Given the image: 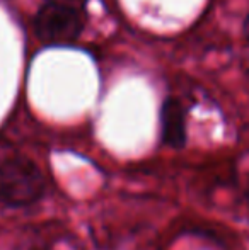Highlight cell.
Masks as SVG:
<instances>
[{
	"label": "cell",
	"mask_w": 249,
	"mask_h": 250,
	"mask_svg": "<svg viewBox=\"0 0 249 250\" xmlns=\"http://www.w3.org/2000/svg\"><path fill=\"white\" fill-rule=\"evenodd\" d=\"M46 191V179L31 158L9 157L0 162V203L26 208L38 203Z\"/></svg>",
	"instance_id": "cell-1"
},
{
	"label": "cell",
	"mask_w": 249,
	"mask_h": 250,
	"mask_svg": "<svg viewBox=\"0 0 249 250\" xmlns=\"http://www.w3.org/2000/svg\"><path fill=\"white\" fill-rule=\"evenodd\" d=\"M86 19L80 9L46 2L34 17V33L45 44H70L82 34Z\"/></svg>",
	"instance_id": "cell-2"
},
{
	"label": "cell",
	"mask_w": 249,
	"mask_h": 250,
	"mask_svg": "<svg viewBox=\"0 0 249 250\" xmlns=\"http://www.w3.org/2000/svg\"><path fill=\"white\" fill-rule=\"evenodd\" d=\"M14 250H48V249L40 240H36V238H24V240L17 242Z\"/></svg>",
	"instance_id": "cell-4"
},
{
	"label": "cell",
	"mask_w": 249,
	"mask_h": 250,
	"mask_svg": "<svg viewBox=\"0 0 249 250\" xmlns=\"http://www.w3.org/2000/svg\"><path fill=\"white\" fill-rule=\"evenodd\" d=\"M244 36H246V40L249 41V16L246 17V21H244Z\"/></svg>",
	"instance_id": "cell-6"
},
{
	"label": "cell",
	"mask_w": 249,
	"mask_h": 250,
	"mask_svg": "<svg viewBox=\"0 0 249 250\" xmlns=\"http://www.w3.org/2000/svg\"><path fill=\"white\" fill-rule=\"evenodd\" d=\"M160 135L171 148H183L186 145V112L174 97L164 101L160 109Z\"/></svg>",
	"instance_id": "cell-3"
},
{
	"label": "cell",
	"mask_w": 249,
	"mask_h": 250,
	"mask_svg": "<svg viewBox=\"0 0 249 250\" xmlns=\"http://www.w3.org/2000/svg\"><path fill=\"white\" fill-rule=\"evenodd\" d=\"M246 201H248V209H249V186H248V191H246Z\"/></svg>",
	"instance_id": "cell-7"
},
{
	"label": "cell",
	"mask_w": 249,
	"mask_h": 250,
	"mask_svg": "<svg viewBox=\"0 0 249 250\" xmlns=\"http://www.w3.org/2000/svg\"><path fill=\"white\" fill-rule=\"evenodd\" d=\"M50 3H58V5H67V7H73V9H80L84 10L87 0H46Z\"/></svg>",
	"instance_id": "cell-5"
}]
</instances>
